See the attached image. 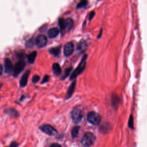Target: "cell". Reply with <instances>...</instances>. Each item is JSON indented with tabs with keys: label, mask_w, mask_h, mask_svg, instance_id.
Returning <instances> with one entry per match:
<instances>
[{
	"label": "cell",
	"mask_w": 147,
	"mask_h": 147,
	"mask_svg": "<svg viewBox=\"0 0 147 147\" xmlns=\"http://www.w3.org/2000/svg\"><path fill=\"white\" fill-rule=\"evenodd\" d=\"M87 57V55H85L83 57V58L82 59V60H81L79 64L77 67V68L72 73L71 77H70L71 80H73V79H75L79 74H80L84 71V69L86 67V65Z\"/></svg>",
	"instance_id": "cell-1"
},
{
	"label": "cell",
	"mask_w": 147,
	"mask_h": 147,
	"mask_svg": "<svg viewBox=\"0 0 147 147\" xmlns=\"http://www.w3.org/2000/svg\"><path fill=\"white\" fill-rule=\"evenodd\" d=\"M59 25L61 30H71L74 25V20L71 18H68L65 20L60 18L59 20Z\"/></svg>",
	"instance_id": "cell-2"
},
{
	"label": "cell",
	"mask_w": 147,
	"mask_h": 147,
	"mask_svg": "<svg viewBox=\"0 0 147 147\" xmlns=\"http://www.w3.org/2000/svg\"><path fill=\"white\" fill-rule=\"evenodd\" d=\"M95 141V136L92 133H87L82 139V144L85 147L90 146Z\"/></svg>",
	"instance_id": "cell-3"
},
{
	"label": "cell",
	"mask_w": 147,
	"mask_h": 147,
	"mask_svg": "<svg viewBox=\"0 0 147 147\" xmlns=\"http://www.w3.org/2000/svg\"><path fill=\"white\" fill-rule=\"evenodd\" d=\"M87 120L91 124L97 125L100 123L101 121V117L98 113L94 111H91L88 114Z\"/></svg>",
	"instance_id": "cell-4"
},
{
	"label": "cell",
	"mask_w": 147,
	"mask_h": 147,
	"mask_svg": "<svg viewBox=\"0 0 147 147\" xmlns=\"http://www.w3.org/2000/svg\"><path fill=\"white\" fill-rule=\"evenodd\" d=\"M72 118L75 123H79L83 117V114L82 111L79 109H75L72 112Z\"/></svg>",
	"instance_id": "cell-5"
},
{
	"label": "cell",
	"mask_w": 147,
	"mask_h": 147,
	"mask_svg": "<svg viewBox=\"0 0 147 147\" xmlns=\"http://www.w3.org/2000/svg\"><path fill=\"white\" fill-rule=\"evenodd\" d=\"M40 129L44 133L48 134V135H55V134L57 133V130L52 127L51 125H48V124H45L40 127Z\"/></svg>",
	"instance_id": "cell-6"
},
{
	"label": "cell",
	"mask_w": 147,
	"mask_h": 147,
	"mask_svg": "<svg viewBox=\"0 0 147 147\" xmlns=\"http://www.w3.org/2000/svg\"><path fill=\"white\" fill-rule=\"evenodd\" d=\"M48 40L45 36L42 34H40L35 39V43L40 48L44 47L46 45L47 43Z\"/></svg>",
	"instance_id": "cell-7"
},
{
	"label": "cell",
	"mask_w": 147,
	"mask_h": 147,
	"mask_svg": "<svg viewBox=\"0 0 147 147\" xmlns=\"http://www.w3.org/2000/svg\"><path fill=\"white\" fill-rule=\"evenodd\" d=\"M25 66V63L24 61L21 60L18 61L14 67V74H13L14 76H17L18 74H20L24 68Z\"/></svg>",
	"instance_id": "cell-8"
},
{
	"label": "cell",
	"mask_w": 147,
	"mask_h": 147,
	"mask_svg": "<svg viewBox=\"0 0 147 147\" xmlns=\"http://www.w3.org/2000/svg\"><path fill=\"white\" fill-rule=\"evenodd\" d=\"M74 51V45L73 42H68L64 47V54L66 56H69L72 54Z\"/></svg>",
	"instance_id": "cell-9"
},
{
	"label": "cell",
	"mask_w": 147,
	"mask_h": 147,
	"mask_svg": "<svg viewBox=\"0 0 147 147\" xmlns=\"http://www.w3.org/2000/svg\"><path fill=\"white\" fill-rule=\"evenodd\" d=\"M13 69V66L11 60L9 59H5V71L7 74L10 73Z\"/></svg>",
	"instance_id": "cell-10"
},
{
	"label": "cell",
	"mask_w": 147,
	"mask_h": 147,
	"mask_svg": "<svg viewBox=\"0 0 147 147\" xmlns=\"http://www.w3.org/2000/svg\"><path fill=\"white\" fill-rule=\"evenodd\" d=\"M87 48V44L86 41L84 40H82L78 44L77 51L79 53H82L86 50Z\"/></svg>",
	"instance_id": "cell-11"
},
{
	"label": "cell",
	"mask_w": 147,
	"mask_h": 147,
	"mask_svg": "<svg viewBox=\"0 0 147 147\" xmlns=\"http://www.w3.org/2000/svg\"><path fill=\"white\" fill-rule=\"evenodd\" d=\"M29 73H30L29 71H27L26 72H25L24 73V74L21 77L20 82V84L21 87H24L26 85V84L28 83Z\"/></svg>",
	"instance_id": "cell-12"
},
{
	"label": "cell",
	"mask_w": 147,
	"mask_h": 147,
	"mask_svg": "<svg viewBox=\"0 0 147 147\" xmlns=\"http://www.w3.org/2000/svg\"><path fill=\"white\" fill-rule=\"evenodd\" d=\"M59 33V29L57 28H52L48 32V35L49 38H53L58 36Z\"/></svg>",
	"instance_id": "cell-13"
},
{
	"label": "cell",
	"mask_w": 147,
	"mask_h": 147,
	"mask_svg": "<svg viewBox=\"0 0 147 147\" xmlns=\"http://www.w3.org/2000/svg\"><path fill=\"white\" fill-rule=\"evenodd\" d=\"M52 69H53L54 74L57 76L59 75L61 73V68L60 65L57 63L53 64Z\"/></svg>",
	"instance_id": "cell-14"
},
{
	"label": "cell",
	"mask_w": 147,
	"mask_h": 147,
	"mask_svg": "<svg viewBox=\"0 0 147 147\" xmlns=\"http://www.w3.org/2000/svg\"><path fill=\"white\" fill-rule=\"evenodd\" d=\"M49 52L55 56H57L60 52V47L52 48L49 50Z\"/></svg>",
	"instance_id": "cell-15"
},
{
	"label": "cell",
	"mask_w": 147,
	"mask_h": 147,
	"mask_svg": "<svg viewBox=\"0 0 147 147\" xmlns=\"http://www.w3.org/2000/svg\"><path fill=\"white\" fill-rule=\"evenodd\" d=\"M36 56H37V52L36 51H33L31 53H30L28 56V61L30 63H33L35 59H36Z\"/></svg>",
	"instance_id": "cell-16"
},
{
	"label": "cell",
	"mask_w": 147,
	"mask_h": 147,
	"mask_svg": "<svg viewBox=\"0 0 147 147\" xmlns=\"http://www.w3.org/2000/svg\"><path fill=\"white\" fill-rule=\"evenodd\" d=\"M75 83H76L75 81L73 82L72 83V84L70 85V86H69V88H68L67 94H68V96H69V97L72 94L74 91L75 87Z\"/></svg>",
	"instance_id": "cell-17"
},
{
	"label": "cell",
	"mask_w": 147,
	"mask_h": 147,
	"mask_svg": "<svg viewBox=\"0 0 147 147\" xmlns=\"http://www.w3.org/2000/svg\"><path fill=\"white\" fill-rule=\"evenodd\" d=\"M79 129H80V127L79 126H76L73 127L72 131H71V134L73 137H75L78 136L79 131Z\"/></svg>",
	"instance_id": "cell-18"
},
{
	"label": "cell",
	"mask_w": 147,
	"mask_h": 147,
	"mask_svg": "<svg viewBox=\"0 0 147 147\" xmlns=\"http://www.w3.org/2000/svg\"><path fill=\"white\" fill-rule=\"evenodd\" d=\"M88 4V1L87 0H81L79 3L77 5V8H82L85 7Z\"/></svg>",
	"instance_id": "cell-19"
},
{
	"label": "cell",
	"mask_w": 147,
	"mask_h": 147,
	"mask_svg": "<svg viewBox=\"0 0 147 147\" xmlns=\"http://www.w3.org/2000/svg\"><path fill=\"white\" fill-rule=\"evenodd\" d=\"M7 111H10V112H11V113H10V114H9L10 115H12V116L14 117H18V112H17L16 110H14V109H9V110H7Z\"/></svg>",
	"instance_id": "cell-20"
},
{
	"label": "cell",
	"mask_w": 147,
	"mask_h": 147,
	"mask_svg": "<svg viewBox=\"0 0 147 147\" xmlns=\"http://www.w3.org/2000/svg\"><path fill=\"white\" fill-rule=\"evenodd\" d=\"M72 67H69V68H67L65 71V72H64V75H63V79H65V78H66L69 75V74H70V72H71V70H72Z\"/></svg>",
	"instance_id": "cell-21"
},
{
	"label": "cell",
	"mask_w": 147,
	"mask_h": 147,
	"mask_svg": "<svg viewBox=\"0 0 147 147\" xmlns=\"http://www.w3.org/2000/svg\"><path fill=\"white\" fill-rule=\"evenodd\" d=\"M40 80V76L38 75H34L32 78V82L34 83H37Z\"/></svg>",
	"instance_id": "cell-22"
},
{
	"label": "cell",
	"mask_w": 147,
	"mask_h": 147,
	"mask_svg": "<svg viewBox=\"0 0 147 147\" xmlns=\"http://www.w3.org/2000/svg\"><path fill=\"white\" fill-rule=\"evenodd\" d=\"M49 76L48 75H45L43 79H42V81L41 82V83H46L47 82L48 80H49Z\"/></svg>",
	"instance_id": "cell-23"
},
{
	"label": "cell",
	"mask_w": 147,
	"mask_h": 147,
	"mask_svg": "<svg viewBox=\"0 0 147 147\" xmlns=\"http://www.w3.org/2000/svg\"><path fill=\"white\" fill-rule=\"evenodd\" d=\"M49 147H61V146L59 144L54 143V144H52Z\"/></svg>",
	"instance_id": "cell-24"
},
{
	"label": "cell",
	"mask_w": 147,
	"mask_h": 147,
	"mask_svg": "<svg viewBox=\"0 0 147 147\" xmlns=\"http://www.w3.org/2000/svg\"><path fill=\"white\" fill-rule=\"evenodd\" d=\"M18 146V144L16 143V142H13L9 146H7V147H17Z\"/></svg>",
	"instance_id": "cell-25"
},
{
	"label": "cell",
	"mask_w": 147,
	"mask_h": 147,
	"mask_svg": "<svg viewBox=\"0 0 147 147\" xmlns=\"http://www.w3.org/2000/svg\"><path fill=\"white\" fill-rule=\"evenodd\" d=\"M94 15H95V12H94V11H92V12H91V13H90V14H89V20H91L94 17Z\"/></svg>",
	"instance_id": "cell-26"
},
{
	"label": "cell",
	"mask_w": 147,
	"mask_h": 147,
	"mask_svg": "<svg viewBox=\"0 0 147 147\" xmlns=\"http://www.w3.org/2000/svg\"><path fill=\"white\" fill-rule=\"evenodd\" d=\"M2 66L0 64V75L2 74Z\"/></svg>",
	"instance_id": "cell-27"
},
{
	"label": "cell",
	"mask_w": 147,
	"mask_h": 147,
	"mask_svg": "<svg viewBox=\"0 0 147 147\" xmlns=\"http://www.w3.org/2000/svg\"><path fill=\"white\" fill-rule=\"evenodd\" d=\"M0 87H1V86H0Z\"/></svg>",
	"instance_id": "cell-28"
}]
</instances>
